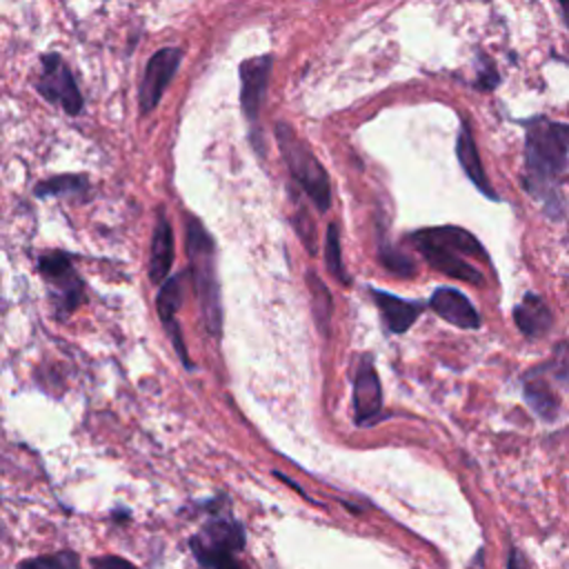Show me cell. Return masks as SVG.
<instances>
[{"mask_svg":"<svg viewBox=\"0 0 569 569\" xmlns=\"http://www.w3.org/2000/svg\"><path fill=\"white\" fill-rule=\"evenodd\" d=\"M296 229H298V236L300 240L307 244V251L309 253H316V236H313V222L309 220L307 211L300 209L298 211V218H296Z\"/></svg>","mask_w":569,"mask_h":569,"instance_id":"23","label":"cell"},{"mask_svg":"<svg viewBox=\"0 0 569 569\" xmlns=\"http://www.w3.org/2000/svg\"><path fill=\"white\" fill-rule=\"evenodd\" d=\"M211 569H242L233 556H224L211 565Z\"/></svg>","mask_w":569,"mask_h":569,"instance_id":"27","label":"cell"},{"mask_svg":"<svg viewBox=\"0 0 569 569\" xmlns=\"http://www.w3.org/2000/svg\"><path fill=\"white\" fill-rule=\"evenodd\" d=\"M184 278H187V273H178V276L169 278V280L160 287V293H158V298H156V307H158L160 322H162L167 336L171 338L178 358L184 362L187 369H191L193 365H191L189 358H187V349H184V342H182V333H180V327H178V320H176V311L180 309V302H182Z\"/></svg>","mask_w":569,"mask_h":569,"instance_id":"12","label":"cell"},{"mask_svg":"<svg viewBox=\"0 0 569 569\" xmlns=\"http://www.w3.org/2000/svg\"><path fill=\"white\" fill-rule=\"evenodd\" d=\"M325 264L331 276H336L342 284H349V276L342 267V251H340V233L336 222H329L325 233Z\"/></svg>","mask_w":569,"mask_h":569,"instance_id":"19","label":"cell"},{"mask_svg":"<svg viewBox=\"0 0 569 569\" xmlns=\"http://www.w3.org/2000/svg\"><path fill=\"white\" fill-rule=\"evenodd\" d=\"M409 240L436 271L476 287L485 284L482 271L473 267L469 258L489 262V256L471 231L453 224L427 227L413 231Z\"/></svg>","mask_w":569,"mask_h":569,"instance_id":"2","label":"cell"},{"mask_svg":"<svg viewBox=\"0 0 569 569\" xmlns=\"http://www.w3.org/2000/svg\"><path fill=\"white\" fill-rule=\"evenodd\" d=\"M180 60H182V51L178 47H164L147 60V67H144V73L140 80V91H138V102H140L142 116H147L156 109L164 89L173 80V76L180 67Z\"/></svg>","mask_w":569,"mask_h":569,"instance_id":"9","label":"cell"},{"mask_svg":"<svg viewBox=\"0 0 569 569\" xmlns=\"http://www.w3.org/2000/svg\"><path fill=\"white\" fill-rule=\"evenodd\" d=\"M382 411V387L371 356H362L353 376V420L365 427L378 420Z\"/></svg>","mask_w":569,"mask_h":569,"instance_id":"10","label":"cell"},{"mask_svg":"<svg viewBox=\"0 0 569 569\" xmlns=\"http://www.w3.org/2000/svg\"><path fill=\"white\" fill-rule=\"evenodd\" d=\"M507 569H527V565H525V558H522V553H520L516 547H511V549H509Z\"/></svg>","mask_w":569,"mask_h":569,"instance_id":"26","label":"cell"},{"mask_svg":"<svg viewBox=\"0 0 569 569\" xmlns=\"http://www.w3.org/2000/svg\"><path fill=\"white\" fill-rule=\"evenodd\" d=\"M525 129L522 189L542 204L545 216H565L562 184L569 176V122L551 120L545 113L520 120Z\"/></svg>","mask_w":569,"mask_h":569,"instance_id":"1","label":"cell"},{"mask_svg":"<svg viewBox=\"0 0 569 569\" xmlns=\"http://www.w3.org/2000/svg\"><path fill=\"white\" fill-rule=\"evenodd\" d=\"M522 400L542 422H556L560 416V391L569 387V342L562 340L551 349V356L529 367L522 378Z\"/></svg>","mask_w":569,"mask_h":569,"instance_id":"4","label":"cell"},{"mask_svg":"<svg viewBox=\"0 0 569 569\" xmlns=\"http://www.w3.org/2000/svg\"><path fill=\"white\" fill-rule=\"evenodd\" d=\"M187 256L204 329L209 336L218 338L222 331V300L216 271V244L204 224L193 216H187Z\"/></svg>","mask_w":569,"mask_h":569,"instance_id":"3","label":"cell"},{"mask_svg":"<svg viewBox=\"0 0 569 569\" xmlns=\"http://www.w3.org/2000/svg\"><path fill=\"white\" fill-rule=\"evenodd\" d=\"M271 56H256L240 64V104L247 122L256 127L260 107L267 96V82L271 73Z\"/></svg>","mask_w":569,"mask_h":569,"instance_id":"11","label":"cell"},{"mask_svg":"<svg viewBox=\"0 0 569 569\" xmlns=\"http://www.w3.org/2000/svg\"><path fill=\"white\" fill-rule=\"evenodd\" d=\"M87 187L89 184L82 176H56L36 184L33 191L38 198H47V196H62V193H84Z\"/></svg>","mask_w":569,"mask_h":569,"instance_id":"20","label":"cell"},{"mask_svg":"<svg viewBox=\"0 0 569 569\" xmlns=\"http://www.w3.org/2000/svg\"><path fill=\"white\" fill-rule=\"evenodd\" d=\"M427 305L433 313H438L442 320L458 329H478L482 325V318L471 300L453 287H438Z\"/></svg>","mask_w":569,"mask_h":569,"instance_id":"13","label":"cell"},{"mask_svg":"<svg viewBox=\"0 0 569 569\" xmlns=\"http://www.w3.org/2000/svg\"><path fill=\"white\" fill-rule=\"evenodd\" d=\"M36 91L51 104H58L69 116L80 113L82 93L67 62L58 53H47L40 60V73L36 80Z\"/></svg>","mask_w":569,"mask_h":569,"instance_id":"7","label":"cell"},{"mask_svg":"<svg viewBox=\"0 0 569 569\" xmlns=\"http://www.w3.org/2000/svg\"><path fill=\"white\" fill-rule=\"evenodd\" d=\"M380 260H382V264L391 271V273H396V276H413V262H411V258L409 256H405L402 251H398L396 247H391V244H385V242H380Z\"/></svg>","mask_w":569,"mask_h":569,"instance_id":"22","label":"cell"},{"mask_svg":"<svg viewBox=\"0 0 569 569\" xmlns=\"http://www.w3.org/2000/svg\"><path fill=\"white\" fill-rule=\"evenodd\" d=\"M307 282H309V291H311V300H313V313H316L318 329L329 333V318H331V307H333L331 296H329L325 282L316 278V273L309 271Z\"/></svg>","mask_w":569,"mask_h":569,"instance_id":"18","label":"cell"},{"mask_svg":"<svg viewBox=\"0 0 569 569\" xmlns=\"http://www.w3.org/2000/svg\"><path fill=\"white\" fill-rule=\"evenodd\" d=\"M173 264V231L164 211H158L151 251H149V278L153 284H160Z\"/></svg>","mask_w":569,"mask_h":569,"instance_id":"17","label":"cell"},{"mask_svg":"<svg viewBox=\"0 0 569 569\" xmlns=\"http://www.w3.org/2000/svg\"><path fill=\"white\" fill-rule=\"evenodd\" d=\"M371 296L391 333H405L427 307V302H411L380 289H373Z\"/></svg>","mask_w":569,"mask_h":569,"instance_id":"16","label":"cell"},{"mask_svg":"<svg viewBox=\"0 0 569 569\" xmlns=\"http://www.w3.org/2000/svg\"><path fill=\"white\" fill-rule=\"evenodd\" d=\"M276 140L293 180L302 187L318 211H327L331 207V187L325 167L287 122L276 124Z\"/></svg>","mask_w":569,"mask_h":569,"instance_id":"5","label":"cell"},{"mask_svg":"<svg viewBox=\"0 0 569 569\" xmlns=\"http://www.w3.org/2000/svg\"><path fill=\"white\" fill-rule=\"evenodd\" d=\"M244 547V529L233 518H211L193 538L191 551L196 560L211 569V565L224 556H233Z\"/></svg>","mask_w":569,"mask_h":569,"instance_id":"8","label":"cell"},{"mask_svg":"<svg viewBox=\"0 0 569 569\" xmlns=\"http://www.w3.org/2000/svg\"><path fill=\"white\" fill-rule=\"evenodd\" d=\"M93 569H138L133 562L120 558V556H98L91 560Z\"/></svg>","mask_w":569,"mask_h":569,"instance_id":"24","label":"cell"},{"mask_svg":"<svg viewBox=\"0 0 569 569\" xmlns=\"http://www.w3.org/2000/svg\"><path fill=\"white\" fill-rule=\"evenodd\" d=\"M456 156H458V162H460L462 171L471 180V184L485 198H489L493 202H500V196L491 187V182L487 178V171L480 162V153H478V147H476V140H473V133H471V127H469L467 120H460V129H458V138H456Z\"/></svg>","mask_w":569,"mask_h":569,"instance_id":"15","label":"cell"},{"mask_svg":"<svg viewBox=\"0 0 569 569\" xmlns=\"http://www.w3.org/2000/svg\"><path fill=\"white\" fill-rule=\"evenodd\" d=\"M558 9H560V13H562V22H565V27L569 29V2H562Z\"/></svg>","mask_w":569,"mask_h":569,"instance_id":"28","label":"cell"},{"mask_svg":"<svg viewBox=\"0 0 569 569\" xmlns=\"http://www.w3.org/2000/svg\"><path fill=\"white\" fill-rule=\"evenodd\" d=\"M498 84H500V76H498L496 67L491 64V60H485V69L480 71V76L476 80V87H480L482 91H491Z\"/></svg>","mask_w":569,"mask_h":569,"instance_id":"25","label":"cell"},{"mask_svg":"<svg viewBox=\"0 0 569 569\" xmlns=\"http://www.w3.org/2000/svg\"><path fill=\"white\" fill-rule=\"evenodd\" d=\"M511 316H513V322H516L518 331L527 340H538V338L547 336L553 329V322H556L549 302L536 291H527L522 296V300L513 307Z\"/></svg>","mask_w":569,"mask_h":569,"instance_id":"14","label":"cell"},{"mask_svg":"<svg viewBox=\"0 0 569 569\" xmlns=\"http://www.w3.org/2000/svg\"><path fill=\"white\" fill-rule=\"evenodd\" d=\"M18 569H82V567L73 551H58L49 556L29 558Z\"/></svg>","mask_w":569,"mask_h":569,"instance_id":"21","label":"cell"},{"mask_svg":"<svg viewBox=\"0 0 569 569\" xmlns=\"http://www.w3.org/2000/svg\"><path fill=\"white\" fill-rule=\"evenodd\" d=\"M38 271L51 289L56 316L67 318L71 311H76L78 302L82 300V280L78 278L69 256L62 251L44 253L38 258Z\"/></svg>","mask_w":569,"mask_h":569,"instance_id":"6","label":"cell"}]
</instances>
